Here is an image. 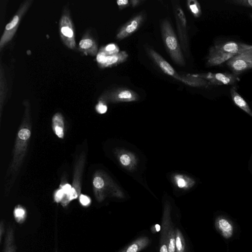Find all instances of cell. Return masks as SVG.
Masks as SVG:
<instances>
[{"mask_svg": "<svg viewBox=\"0 0 252 252\" xmlns=\"http://www.w3.org/2000/svg\"><path fill=\"white\" fill-rule=\"evenodd\" d=\"M86 162V154L82 152L75 162L74 168L73 178L72 189L70 194L61 202L64 207L68 205L71 201L76 199L81 195V180Z\"/></svg>", "mask_w": 252, "mask_h": 252, "instance_id": "obj_6", "label": "cell"}, {"mask_svg": "<svg viewBox=\"0 0 252 252\" xmlns=\"http://www.w3.org/2000/svg\"><path fill=\"white\" fill-rule=\"evenodd\" d=\"M116 3L120 10L126 9L130 5V1L128 0H118L116 1Z\"/></svg>", "mask_w": 252, "mask_h": 252, "instance_id": "obj_34", "label": "cell"}, {"mask_svg": "<svg viewBox=\"0 0 252 252\" xmlns=\"http://www.w3.org/2000/svg\"><path fill=\"white\" fill-rule=\"evenodd\" d=\"M93 185L96 199L98 201H103L110 185L107 176L102 172H96L94 176Z\"/></svg>", "mask_w": 252, "mask_h": 252, "instance_id": "obj_14", "label": "cell"}, {"mask_svg": "<svg viewBox=\"0 0 252 252\" xmlns=\"http://www.w3.org/2000/svg\"><path fill=\"white\" fill-rule=\"evenodd\" d=\"M177 30L181 47L187 57L190 55L187 21L184 11L179 4H174Z\"/></svg>", "mask_w": 252, "mask_h": 252, "instance_id": "obj_7", "label": "cell"}, {"mask_svg": "<svg viewBox=\"0 0 252 252\" xmlns=\"http://www.w3.org/2000/svg\"><path fill=\"white\" fill-rule=\"evenodd\" d=\"M161 226L159 224H156L154 226V228L152 229V231L154 230V231L153 232L158 233L161 231Z\"/></svg>", "mask_w": 252, "mask_h": 252, "instance_id": "obj_39", "label": "cell"}, {"mask_svg": "<svg viewBox=\"0 0 252 252\" xmlns=\"http://www.w3.org/2000/svg\"><path fill=\"white\" fill-rule=\"evenodd\" d=\"M145 17L144 13L136 15L119 29L116 34V38L121 40L131 36L140 28L145 20Z\"/></svg>", "mask_w": 252, "mask_h": 252, "instance_id": "obj_10", "label": "cell"}, {"mask_svg": "<svg viewBox=\"0 0 252 252\" xmlns=\"http://www.w3.org/2000/svg\"><path fill=\"white\" fill-rule=\"evenodd\" d=\"M160 252H169L167 242L166 243L163 242V243L162 244L160 249Z\"/></svg>", "mask_w": 252, "mask_h": 252, "instance_id": "obj_38", "label": "cell"}, {"mask_svg": "<svg viewBox=\"0 0 252 252\" xmlns=\"http://www.w3.org/2000/svg\"><path fill=\"white\" fill-rule=\"evenodd\" d=\"M5 233V223L3 221H1L0 223V242H2V237Z\"/></svg>", "mask_w": 252, "mask_h": 252, "instance_id": "obj_36", "label": "cell"}, {"mask_svg": "<svg viewBox=\"0 0 252 252\" xmlns=\"http://www.w3.org/2000/svg\"><path fill=\"white\" fill-rule=\"evenodd\" d=\"M144 2V1H142V0H131V1H130V5L134 8L139 6Z\"/></svg>", "mask_w": 252, "mask_h": 252, "instance_id": "obj_37", "label": "cell"}, {"mask_svg": "<svg viewBox=\"0 0 252 252\" xmlns=\"http://www.w3.org/2000/svg\"><path fill=\"white\" fill-rule=\"evenodd\" d=\"M99 52L104 53L108 56L116 54L120 51L119 47L117 45L112 43L101 47Z\"/></svg>", "mask_w": 252, "mask_h": 252, "instance_id": "obj_27", "label": "cell"}, {"mask_svg": "<svg viewBox=\"0 0 252 252\" xmlns=\"http://www.w3.org/2000/svg\"><path fill=\"white\" fill-rule=\"evenodd\" d=\"M215 46L224 52L236 55L252 49V45L237 43V42L233 41L226 42V43Z\"/></svg>", "mask_w": 252, "mask_h": 252, "instance_id": "obj_15", "label": "cell"}, {"mask_svg": "<svg viewBox=\"0 0 252 252\" xmlns=\"http://www.w3.org/2000/svg\"><path fill=\"white\" fill-rule=\"evenodd\" d=\"M3 252H16V246L15 243L14 232L13 227L9 226L6 232Z\"/></svg>", "mask_w": 252, "mask_h": 252, "instance_id": "obj_23", "label": "cell"}, {"mask_svg": "<svg viewBox=\"0 0 252 252\" xmlns=\"http://www.w3.org/2000/svg\"><path fill=\"white\" fill-rule=\"evenodd\" d=\"M250 17H251V18H252V15H251Z\"/></svg>", "mask_w": 252, "mask_h": 252, "instance_id": "obj_40", "label": "cell"}, {"mask_svg": "<svg viewBox=\"0 0 252 252\" xmlns=\"http://www.w3.org/2000/svg\"><path fill=\"white\" fill-rule=\"evenodd\" d=\"M14 216L16 222L19 224H22L25 222L27 218L26 210L23 206L18 205L15 208Z\"/></svg>", "mask_w": 252, "mask_h": 252, "instance_id": "obj_24", "label": "cell"}, {"mask_svg": "<svg viewBox=\"0 0 252 252\" xmlns=\"http://www.w3.org/2000/svg\"><path fill=\"white\" fill-rule=\"evenodd\" d=\"M180 81L193 88H207L211 86V83L208 81L200 77H195L192 74H181Z\"/></svg>", "mask_w": 252, "mask_h": 252, "instance_id": "obj_18", "label": "cell"}, {"mask_svg": "<svg viewBox=\"0 0 252 252\" xmlns=\"http://www.w3.org/2000/svg\"><path fill=\"white\" fill-rule=\"evenodd\" d=\"M167 244L169 252H176V233L172 228L168 234Z\"/></svg>", "mask_w": 252, "mask_h": 252, "instance_id": "obj_28", "label": "cell"}, {"mask_svg": "<svg viewBox=\"0 0 252 252\" xmlns=\"http://www.w3.org/2000/svg\"><path fill=\"white\" fill-rule=\"evenodd\" d=\"M208 81L211 86L234 85L240 80L237 75L228 72L192 74Z\"/></svg>", "mask_w": 252, "mask_h": 252, "instance_id": "obj_8", "label": "cell"}, {"mask_svg": "<svg viewBox=\"0 0 252 252\" xmlns=\"http://www.w3.org/2000/svg\"><path fill=\"white\" fill-rule=\"evenodd\" d=\"M59 34L64 45L68 49H76L74 24L68 7L64 8L59 23Z\"/></svg>", "mask_w": 252, "mask_h": 252, "instance_id": "obj_4", "label": "cell"}, {"mask_svg": "<svg viewBox=\"0 0 252 252\" xmlns=\"http://www.w3.org/2000/svg\"><path fill=\"white\" fill-rule=\"evenodd\" d=\"M7 93L8 87L5 72L2 65L1 64V66H0V112H1V119Z\"/></svg>", "mask_w": 252, "mask_h": 252, "instance_id": "obj_19", "label": "cell"}, {"mask_svg": "<svg viewBox=\"0 0 252 252\" xmlns=\"http://www.w3.org/2000/svg\"><path fill=\"white\" fill-rule=\"evenodd\" d=\"M226 64L236 75L252 69V49L235 56L226 62Z\"/></svg>", "mask_w": 252, "mask_h": 252, "instance_id": "obj_9", "label": "cell"}, {"mask_svg": "<svg viewBox=\"0 0 252 252\" xmlns=\"http://www.w3.org/2000/svg\"><path fill=\"white\" fill-rule=\"evenodd\" d=\"M216 227L224 238L227 239L232 238L234 233V228L232 222L226 217L221 216L216 220Z\"/></svg>", "mask_w": 252, "mask_h": 252, "instance_id": "obj_16", "label": "cell"}, {"mask_svg": "<svg viewBox=\"0 0 252 252\" xmlns=\"http://www.w3.org/2000/svg\"><path fill=\"white\" fill-rule=\"evenodd\" d=\"M97 111L100 114H104L108 110L107 104L101 101H99L98 104L96 107Z\"/></svg>", "mask_w": 252, "mask_h": 252, "instance_id": "obj_32", "label": "cell"}, {"mask_svg": "<svg viewBox=\"0 0 252 252\" xmlns=\"http://www.w3.org/2000/svg\"><path fill=\"white\" fill-rule=\"evenodd\" d=\"M139 95L134 90L126 88H115L104 91L98 101L107 103H118L138 101Z\"/></svg>", "mask_w": 252, "mask_h": 252, "instance_id": "obj_5", "label": "cell"}, {"mask_svg": "<svg viewBox=\"0 0 252 252\" xmlns=\"http://www.w3.org/2000/svg\"><path fill=\"white\" fill-rule=\"evenodd\" d=\"M78 51L86 55L96 56L98 52L97 41L91 33L88 31L79 41Z\"/></svg>", "mask_w": 252, "mask_h": 252, "instance_id": "obj_12", "label": "cell"}, {"mask_svg": "<svg viewBox=\"0 0 252 252\" xmlns=\"http://www.w3.org/2000/svg\"><path fill=\"white\" fill-rule=\"evenodd\" d=\"M187 6L193 16L198 18L201 15V9L199 3L196 0H188Z\"/></svg>", "mask_w": 252, "mask_h": 252, "instance_id": "obj_25", "label": "cell"}, {"mask_svg": "<svg viewBox=\"0 0 252 252\" xmlns=\"http://www.w3.org/2000/svg\"><path fill=\"white\" fill-rule=\"evenodd\" d=\"M230 93L234 104L252 117V110L245 100L237 92L236 88L235 87L232 88Z\"/></svg>", "mask_w": 252, "mask_h": 252, "instance_id": "obj_21", "label": "cell"}, {"mask_svg": "<svg viewBox=\"0 0 252 252\" xmlns=\"http://www.w3.org/2000/svg\"><path fill=\"white\" fill-rule=\"evenodd\" d=\"M64 197V192L62 188L55 192L54 196V201L60 203Z\"/></svg>", "mask_w": 252, "mask_h": 252, "instance_id": "obj_33", "label": "cell"}, {"mask_svg": "<svg viewBox=\"0 0 252 252\" xmlns=\"http://www.w3.org/2000/svg\"><path fill=\"white\" fill-rule=\"evenodd\" d=\"M56 252H57V251H56Z\"/></svg>", "mask_w": 252, "mask_h": 252, "instance_id": "obj_41", "label": "cell"}, {"mask_svg": "<svg viewBox=\"0 0 252 252\" xmlns=\"http://www.w3.org/2000/svg\"><path fill=\"white\" fill-rule=\"evenodd\" d=\"M149 243L150 240L147 237H142L119 252H140L146 248Z\"/></svg>", "mask_w": 252, "mask_h": 252, "instance_id": "obj_22", "label": "cell"}, {"mask_svg": "<svg viewBox=\"0 0 252 252\" xmlns=\"http://www.w3.org/2000/svg\"><path fill=\"white\" fill-rule=\"evenodd\" d=\"M230 2L235 5L252 8V0H232Z\"/></svg>", "mask_w": 252, "mask_h": 252, "instance_id": "obj_30", "label": "cell"}, {"mask_svg": "<svg viewBox=\"0 0 252 252\" xmlns=\"http://www.w3.org/2000/svg\"><path fill=\"white\" fill-rule=\"evenodd\" d=\"M235 56L236 55L224 52L214 46L209 49L206 59V66L213 67L219 66Z\"/></svg>", "mask_w": 252, "mask_h": 252, "instance_id": "obj_13", "label": "cell"}, {"mask_svg": "<svg viewBox=\"0 0 252 252\" xmlns=\"http://www.w3.org/2000/svg\"><path fill=\"white\" fill-rule=\"evenodd\" d=\"M146 51L150 58L164 73L180 81L181 74L178 73L170 64L168 63L160 54L150 48H146Z\"/></svg>", "mask_w": 252, "mask_h": 252, "instance_id": "obj_11", "label": "cell"}, {"mask_svg": "<svg viewBox=\"0 0 252 252\" xmlns=\"http://www.w3.org/2000/svg\"><path fill=\"white\" fill-rule=\"evenodd\" d=\"M129 54L126 51H120L119 53L107 56L104 63L99 67L101 69H106L117 66L127 61Z\"/></svg>", "mask_w": 252, "mask_h": 252, "instance_id": "obj_17", "label": "cell"}, {"mask_svg": "<svg viewBox=\"0 0 252 252\" xmlns=\"http://www.w3.org/2000/svg\"><path fill=\"white\" fill-rule=\"evenodd\" d=\"M52 125L54 131L60 139H63L65 135V125L64 117L61 113L58 112L53 116Z\"/></svg>", "mask_w": 252, "mask_h": 252, "instance_id": "obj_20", "label": "cell"}, {"mask_svg": "<svg viewBox=\"0 0 252 252\" xmlns=\"http://www.w3.org/2000/svg\"><path fill=\"white\" fill-rule=\"evenodd\" d=\"M79 197V202L83 206L88 207L91 202L90 198L87 196L81 194Z\"/></svg>", "mask_w": 252, "mask_h": 252, "instance_id": "obj_31", "label": "cell"}, {"mask_svg": "<svg viewBox=\"0 0 252 252\" xmlns=\"http://www.w3.org/2000/svg\"><path fill=\"white\" fill-rule=\"evenodd\" d=\"M161 27L164 45L172 59L179 66H185L186 62L180 42L170 22L167 19H163L162 22Z\"/></svg>", "mask_w": 252, "mask_h": 252, "instance_id": "obj_2", "label": "cell"}, {"mask_svg": "<svg viewBox=\"0 0 252 252\" xmlns=\"http://www.w3.org/2000/svg\"><path fill=\"white\" fill-rule=\"evenodd\" d=\"M24 112L22 123L18 133L13 158L7 172L5 193L9 195L13 187L27 153L31 136V106L28 100L23 102Z\"/></svg>", "mask_w": 252, "mask_h": 252, "instance_id": "obj_1", "label": "cell"}, {"mask_svg": "<svg viewBox=\"0 0 252 252\" xmlns=\"http://www.w3.org/2000/svg\"><path fill=\"white\" fill-rule=\"evenodd\" d=\"M119 159L121 164L125 167H128L132 163L131 157L127 154H121Z\"/></svg>", "mask_w": 252, "mask_h": 252, "instance_id": "obj_29", "label": "cell"}, {"mask_svg": "<svg viewBox=\"0 0 252 252\" xmlns=\"http://www.w3.org/2000/svg\"><path fill=\"white\" fill-rule=\"evenodd\" d=\"M33 2V0H26L23 2L11 21L6 26L1 39H0V51L1 52L13 39L22 18L28 11Z\"/></svg>", "mask_w": 252, "mask_h": 252, "instance_id": "obj_3", "label": "cell"}, {"mask_svg": "<svg viewBox=\"0 0 252 252\" xmlns=\"http://www.w3.org/2000/svg\"><path fill=\"white\" fill-rule=\"evenodd\" d=\"M177 183L178 186L180 188H184L187 186L186 181L182 178L178 177L177 179Z\"/></svg>", "mask_w": 252, "mask_h": 252, "instance_id": "obj_35", "label": "cell"}, {"mask_svg": "<svg viewBox=\"0 0 252 252\" xmlns=\"http://www.w3.org/2000/svg\"><path fill=\"white\" fill-rule=\"evenodd\" d=\"M176 252H185V242L183 235L179 229L176 232Z\"/></svg>", "mask_w": 252, "mask_h": 252, "instance_id": "obj_26", "label": "cell"}]
</instances>
